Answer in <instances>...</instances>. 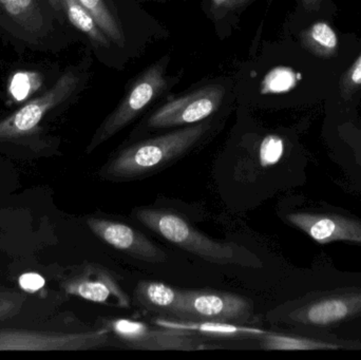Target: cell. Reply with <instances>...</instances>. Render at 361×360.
Masks as SVG:
<instances>
[{
    "label": "cell",
    "instance_id": "cell-9",
    "mask_svg": "<svg viewBox=\"0 0 361 360\" xmlns=\"http://www.w3.org/2000/svg\"><path fill=\"white\" fill-rule=\"evenodd\" d=\"M252 302L227 292L182 291L176 317L189 321L244 323L252 316Z\"/></svg>",
    "mask_w": 361,
    "mask_h": 360
},
{
    "label": "cell",
    "instance_id": "cell-3",
    "mask_svg": "<svg viewBox=\"0 0 361 360\" xmlns=\"http://www.w3.org/2000/svg\"><path fill=\"white\" fill-rule=\"evenodd\" d=\"M208 129V123H197L129 146L104 167L102 175L111 179H135L149 175L195 147Z\"/></svg>",
    "mask_w": 361,
    "mask_h": 360
},
{
    "label": "cell",
    "instance_id": "cell-5",
    "mask_svg": "<svg viewBox=\"0 0 361 360\" xmlns=\"http://www.w3.org/2000/svg\"><path fill=\"white\" fill-rule=\"evenodd\" d=\"M80 82L82 74L78 70L63 72L46 90L0 120V142L17 143L33 137L40 131V124L47 116L67 103L78 91Z\"/></svg>",
    "mask_w": 361,
    "mask_h": 360
},
{
    "label": "cell",
    "instance_id": "cell-20",
    "mask_svg": "<svg viewBox=\"0 0 361 360\" xmlns=\"http://www.w3.org/2000/svg\"><path fill=\"white\" fill-rule=\"evenodd\" d=\"M44 85H46V74L44 72L21 70L11 76L6 93L8 99L15 103H25L36 97L35 94H39L38 91L42 90Z\"/></svg>",
    "mask_w": 361,
    "mask_h": 360
},
{
    "label": "cell",
    "instance_id": "cell-12",
    "mask_svg": "<svg viewBox=\"0 0 361 360\" xmlns=\"http://www.w3.org/2000/svg\"><path fill=\"white\" fill-rule=\"evenodd\" d=\"M0 12L14 27L21 44L44 48L50 42L57 18L46 0H0Z\"/></svg>",
    "mask_w": 361,
    "mask_h": 360
},
{
    "label": "cell",
    "instance_id": "cell-10",
    "mask_svg": "<svg viewBox=\"0 0 361 360\" xmlns=\"http://www.w3.org/2000/svg\"><path fill=\"white\" fill-rule=\"evenodd\" d=\"M224 95L221 85L197 89L159 108L148 118L147 126L160 129L201 123L218 110Z\"/></svg>",
    "mask_w": 361,
    "mask_h": 360
},
{
    "label": "cell",
    "instance_id": "cell-27",
    "mask_svg": "<svg viewBox=\"0 0 361 360\" xmlns=\"http://www.w3.org/2000/svg\"><path fill=\"white\" fill-rule=\"evenodd\" d=\"M46 1L52 8L57 20L63 23L66 18L65 13H63V0H46Z\"/></svg>",
    "mask_w": 361,
    "mask_h": 360
},
{
    "label": "cell",
    "instance_id": "cell-18",
    "mask_svg": "<svg viewBox=\"0 0 361 360\" xmlns=\"http://www.w3.org/2000/svg\"><path fill=\"white\" fill-rule=\"evenodd\" d=\"M301 42L307 50L320 57H331L338 50V36L324 21L312 25L301 34Z\"/></svg>",
    "mask_w": 361,
    "mask_h": 360
},
{
    "label": "cell",
    "instance_id": "cell-2",
    "mask_svg": "<svg viewBox=\"0 0 361 360\" xmlns=\"http://www.w3.org/2000/svg\"><path fill=\"white\" fill-rule=\"evenodd\" d=\"M135 218L173 244L212 263L262 268V261L245 247L235 243L212 240L176 213L140 209L135 211Z\"/></svg>",
    "mask_w": 361,
    "mask_h": 360
},
{
    "label": "cell",
    "instance_id": "cell-17",
    "mask_svg": "<svg viewBox=\"0 0 361 360\" xmlns=\"http://www.w3.org/2000/svg\"><path fill=\"white\" fill-rule=\"evenodd\" d=\"M66 18L97 46L109 48L110 40L97 25L94 17L78 0H63Z\"/></svg>",
    "mask_w": 361,
    "mask_h": 360
},
{
    "label": "cell",
    "instance_id": "cell-25",
    "mask_svg": "<svg viewBox=\"0 0 361 360\" xmlns=\"http://www.w3.org/2000/svg\"><path fill=\"white\" fill-rule=\"evenodd\" d=\"M19 285L23 291L33 293L44 287V280L40 275L29 273V274L23 275L19 278Z\"/></svg>",
    "mask_w": 361,
    "mask_h": 360
},
{
    "label": "cell",
    "instance_id": "cell-21",
    "mask_svg": "<svg viewBox=\"0 0 361 360\" xmlns=\"http://www.w3.org/2000/svg\"><path fill=\"white\" fill-rule=\"evenodd\" d=\"M300 74H296L290 68H277L267 80V90L271 92H286L294 88Z\"/></svg>",
    "mask_w": 361,
    "mask_h": 360
},
{
    "label": "cell",
    "instance_id": "cell-23",
    "mask_svg": "<svg viewBox=\"0 0 361 360\" xmlns=\"http://www.w3.org/2000/svg\"><path fill=\"white\" fill-rule=\"evenodd\" d=\"M361 87V54L355 63L343 75L341 80V94L345 99H349Z\"/></svg>",
    "mask_w": 361,
    "mask_h": 360
},
{
    "label": "cell",
    "instance_id": "cell-26",
    "mask_svg": "<svg viewBox=\"0 0 361 360\" xmlns=\"http://www.w3.org/2000/svg\"><path fill=\"white\" fill-rule=\"evenodd\" d=\"M0 33L2 35L6 36L8 39L12 42H16V44H21L20 39H19L18 34L15 31L14 27L11 25V23L6 20V17L2 15L0 12Z\"/></svg>",
    "mask_w": 361,
    "mask_h": 360
},
{
    "label": "cell",
    "instance_id": "cell-7",
    "mask_svg": "<svg viewBox=\"0 0 361 360\" xmlns=\"http://www.w3.org/2000/svg\"><path fill=\"white\" fill-rule=\"evenodd\" d=\"M112 332L129 348L142 351H197L205 348L199 334L182 330L160 329L133 319L118 318L106 323Z\"/></svg>",
    "mask_w": 361,
    "mask_h": 360
},
{
    "label": "cell",
    "instance_id": "cell-22",
    "mask_svg": "<svg viewBox=\"0 0 361 360\" xmlns=\"http://www.w3.org/2000/svg\"><path fill=\"white\" fill-rule=\"evenodd\" d=\"M25 300H27V296L19 292L0 293V323L19 314Z\"/></svg>",
    "mask_w": 361,
    "mask_h": 360
},
{
    "label": "cell",
    "instance_id": "cell-13",
    "mask_svg": "<svg viewBox=\"0 0 361 360\" xmlns=\"http://www.w3.org/2000/svg\"><path fill=\"white\" fill-rule=\"evenodd\" d=\"M87 225L106 244L135 259L150 263H162L167 260L165 252L127 224L101 218H89Z\"/></svg>",
    "mask_w": 361,
    "mask_h": 360
},
{
    "label": "cell",
    "instance_id": "cell-14",
    "mask_svg": "<svg viewBox=\"0 0 361 360\" xmlns=\"http://www.w3.org/2000/svg\"><path fill=\"white\" fill-rule=\"evenodd\" d=\"M331 160L343 173L348 190L361 198V127L341 131L331 144Z\"/></svg>",
    "mask_w": 361,
    "mask_h": 360
},
{
    "label": "cell",
    "instance_id": "cell-4",
    "mask_svg": "<svg viewBox=\"0 0 361 360\" xmlns=\"http://www.w3.org/2000/svg\"><path fill=\"white\" fill-rule=\"evenodd\" d=\"M280 216L317 244L361 247V216L328 201L297 197L284 205Z\"/></svg>",
    "mask_w": 361,
    "mask_h": 360
},
{
    "label": "cell",
    "instance_id": "cell-28",
    "mask_svg": "<svg viewBox=\"0 0 361 360\" xmlns=\"http://www.w3.org/2000/svg\"><path fill=\"white\" fill-rule=\"evenodd\" d=\"M302 1L305 2V4L307 8H313V6H315L320 0H302Z\"/></svg>",
    "mask_w": 361,
    "mask_h": 360
},
{
    "label": "cell",
    "instance_id": "cell-15",
    "mask_svg": "<svg viewBox=\"0 0 361 360\" xmlns=\"http://www.w3.org/2000/svg\"><path fill=\"white\" fill-rule=\"evenodd\" d=\"M159 327L169 328V329L182 330V331L192 332L204 336H216V337L260 338L265 331L256 328L243 327L231 323H220V321H169L161 318L156 321Z\"/></svg>",
    "mask_w": 361,
    "mask_h": 360
},
{
    "label": "cell",
    "instance_id": "cell-1",
    "mask_svg": "<svg viewBox=\"0 0 361 360\" xmlns=\"http://www.w3.org/2000/svg\"><path fill=\"white\" fill-rule=\"evenodd\" d=\"M276 319L296 331L361 342V271L339 270L320 254L297 276Z\"/></svg>",
    "mask_w": 361,
    "mask_h": 360
},
{
    "label": "cell",
    "instance_id": "cell-19",
    "mask_svg": "<svg viewBox=\"0 0 361 360\" xmlns=\"http://www.w3.org/2000/svg\"><path fill=\"white\" fill-rule=\"evenodd\" d=\"M87 11L91 13L102 31L116 46L125 44V34L116 12L111 10L108 0H78Z\"/></svg>",
    "mask_w": 361,
    "mask_h": 360
},
{
    "label": "cell",
    "instance_id": "cell-11",
    "mask_svg": "<svg viewBox=\"0 0 361 360\" xmlns=\"http://www.w3.org/2000/svg\"><path fill=\"white\" fill-rule=\"evenodd\" d=\"M68 295L116 309L130 308V297L114 275L99 264L86 263L61 283Z\"/></svg>",
    "mask_w": 361,
    "mask_h": 360
},
{
    "label": "cell",
    "instance_id": "cell-6",
    "mask_svg": "<svg viewBox=\"0 0 361 360\" xmlns=\"http://www.w3.org/2000/svg\"><path fill=\"white\" fill-rule=\"evenodd\" d=\"M166 86V63L161 61L145 70L135 80L120 105L97 129L87 147V152L90 154L130 124L165 90Z\"/></svg>",
    "mask_w": 361,
    "mask_h": 360
},
{
    "label": "cell",
    "instance_id": "cell-8",
    "mask_svg": "<svg viewBox=\"0 0 361 360\" xmlns=\"http://www.w3.org/2000/svg\"><path fill=\"white\" fill-rule=\"evenodd\" d=\"M107 329L82 333L0 330V351H88L109 342Z\"/></svg>",
    "mask_w": 361,
    "mask_h": 360
},
{
    "label": "cell",
    "instance_id": "cell-16",
    "mask_svg": "<svg viewBox=\"0 0 361 360\" xmlns=\"http://www.w3.org/2000/svg\"><path fill=\"white\" fill-rule=\"evenodd\" d=\"M137 304L152 311L169 313L176 316L182 298V291L158 281H140L135 290Z\"/></svg>",
    "mask_w": 361,
    "mask_h": 360
},
{
    "label": "cell",
    "instance_id": "cell-24",
    "mask_svg": "<svg viewBox=\"0 0 361 360\" xmlns=\"http://www.w3.org/2000/svg\"><path fill=\"white\" fill-rule=\"evenodd\" d=\"M212 11L216 17L225 16L227 13L237 10L250 0H210Z\"/></svg>",
    "mask_w": 361,
    "mask_h": 360
}]
</instances>
